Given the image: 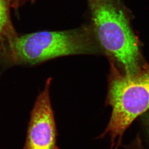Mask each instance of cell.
Instances as JSON below:
<instances>
[{"instance_id": "cell-6", "label": "cell", "mask_w": 149, "mask_h": 149, "mask_svg": "<svg viewBox=\"0 0 149 149\" xmlns=\"http://www.w3.org/2000/svg\"><path fill=\"white\" fill-rule=\"evenodd\" d=\"M125 149H144L139 136H137L130 143L126 145Z\"/></svg>"}, {"instance_id": "cell-3", "label": "cell", "mask_w": 149, "mask_h": 149, "mask_svg": "<svg viewBox=\"0 0 149 149\" xmlns=\"http://www.w3.org/2000/svg\"><path fill=\"white\" fill-rule=\"evenodd\" d=\"M107 103L112 108L111 119L98 139L111 138V149H118L126 129L139 116L149 111V63L145 62L133 74L123 73L110 60Z\"/></svg>"}, {"instance_id": "cell-4", "label": "cell", "mask_w": 149, "mask_h": 149, "mask_svg": "<svg viewBox=\"0 0 149 149\" xmlns=\"http://www.w3.org/2000/svg\"><path fill=\"white\" fill-rule=\"evenodd\" d=\"M52 78L47 79L31 114L26 141L22 149H60L57 131L49 96Z\"/></svg>"}, {"instance_id": "cell-7", "label": "cell", "mask_w": 149, "mask_h": 149, "mask_svg": "<svg viewBox=\"0 0 149 149\" xmlns=\"http://www.w3.org/2000/svg\"><path fill=\"white\" fill-rule=\"evenodd\" d=\"M11 1H16V0H11Z\"/></svg>"}, {"instance_id": "cell-8", "label": "cell", "mask_w": 149, "mask_h": 149, "mask_svg": "<svg viewBox=\"0 0 149 149\" xmlns=\"http://www.w3.org/2000/svg\"><path fill=\"white\" fill-rule=\"evenodd\" d=\"M32 1H35V0H32Z\"/></svg>"}, {"instance_id": "cell-1", "label": "cell", "mask_w": 149, "mask_h": 149, "mask_svg": "<svg viewBox=\"0 0 149 149\" xmlns=\"http://www.w3.org/2000/svg\"><path fill=\"white\" fill-rule=\"evenodd\" d=\"M104 52L92 26L42 31L19 36L0 47V60L9 65H36L61 56Z\"/></svg>"}, {"instance_id": "cell-5", "label": "cell", "mask_w": 149, "mask_h": 149, "mask_svg": "<svg viewBox=\"0 0 149 149\" xmlns=\"http://www.w3.org/2000/svg\"><path fill=\"white\" fill-rule=\"evenodd\" d=\"M11 0H0V46L17 36L12 24L9 14Z\"/></svg>"}, {"instance_id": "cell-2", "label": "cell", "mask_w": 149, "mask_h": 149, "mask_svg": "<svg viewBox=\"0 0 149 149\" xmlns=\"http://www.w3.org/2000/svg\"><path fill=\"white\" fill-rule=\"evenodd\" d=\"M87 1L91 26L104 52L117 63L123 73H136L145 62L138 37L119 0Z\"/></svg>"}]
</instances>
